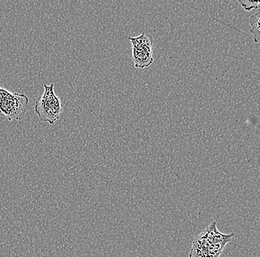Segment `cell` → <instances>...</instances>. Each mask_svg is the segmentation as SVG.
Listing matches in <instances>:
<instances>
[{
  "label": "cell",
  "instance_id": "cell-1",
  "mask_svg": "<svg viewBox=\"0 0 260 257\" xmlns=\"http://www.w3.org/2000/svg\"><path fill=\"white\" fill-rule=\"evenodd\" d=\"M43 94L36 102L34 110L41 122H47L50 125L54 124L61 116V100L55 94L54 84H44Z\"/></svg>",
  "mask_w": 260,
  "mask_h": 257
},
{
  "label": "cell",
  "instance_id": "cell-2",
  "mask_svg": "<svg viewBox=\"0 0 260 257\" xmlns=\"http://www.w3.org/2000/svg\"><path fill=\"white\" fill-rule=\"evenodd\" d=\"M28 97L25 94L11 93L0 88V113L9 121L22 120L28 108Z\"/></svg>",
  "mask_w": 260,
  "mask_h": 257
},
{
  "label": "cell",
  "instance_id": "cell-3",
  "mask_svg": "<svg viewBox=\"0 0 260 257\" xmlns=\"http://www.w3.org/2000/svg\"><path fill=\"white\" fill-rule=\"evenodd\" d=\"M133 48V61L135 67L144 68L153 63L152 38L150 35L142 33L137 37H129Z\"/></svg>",
  "mask_w": 260,
  "mask_h": 257
},
{
  "label": "cell",
  "instance_id": "cell-4",
  "mask_svg": "<svg viewBox=\"0 0 260 257\" xmlns=\"http://www.w3.org/2000/svg\"><path fill=\"white\" fill-rule=\"evenodd\" d=\"M223 250L208 240L201 232L193 241L188 257H219Z\"/></svg>",
  "mask_w": 260,
  "mask_h": 257
},
{
  "label": "cell",
  "instance_id": "cell-5",
  "mask_svg": "<svg viewBox=\"0 0 260 257\" xmlns=\"http://www.w3.org/2000/svg\"><path fill=\"white\" fill-rule=\"evenodd\" d=\"M259 9H256V13L249 17V23L251 25V34L253 35V42L258 43L259 41Z\"/></svg>",
  "mask_w": 260,
  "mask_h": 257
},
{
  "label": "cell",
  "instance_id": "cell-6",
  "mask_svg": "<svg viewBox=\"0 0 260 257\" xmlns=\"http://www.w3.org/2000/svg\"><path fill=\"white\" fill-rule=\"evenodd\" d=\"M238 3L241 5L242 7L243 8L245 11H250L252 9H259V1H240L239 0Z\"/></svg>",
  "mask_w": 260,
  "mask_h": 257
}]
</instances>
